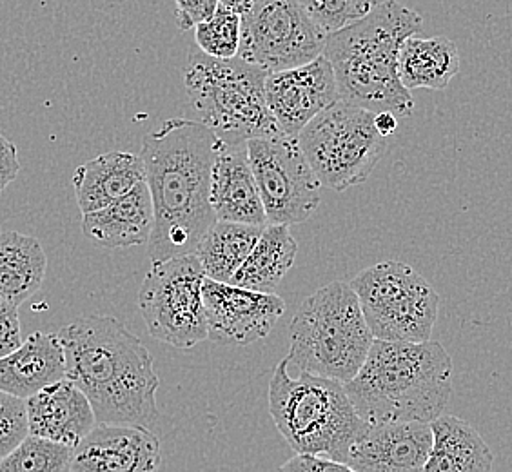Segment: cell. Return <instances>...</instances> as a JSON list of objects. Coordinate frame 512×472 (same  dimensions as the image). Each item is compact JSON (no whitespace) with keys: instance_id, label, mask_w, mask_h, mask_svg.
<instances>
[{"instance_id":"1","label":"cell","mask_w":512,"mask_h":472,"mask_svg":"<svg viewBox=\"0 0 512 472\" xmlns=\"http://www.w3.org/2000/svg\"><path fill=\"white\" fill-rule=\"evenodd\" d=\"M215 146V133L189 118H169L144 138L140 157L155 215L148 242L151 264L195 255L217 222L211 207Z\"/></svg>"},{"instance_id":"2","label":"cell","mask_w":512,"mask_h":472,"mask_svg":"<svg viewBox=\"0 0 512 472\" xmlns=\"http://www.w3.org/2000/svg\"><path fill=\"white\" fill-rule=\"evenodd\" d=\"M66 378L86 394L97 423L149 427L158 418L153 356L113 316L89 315L62 327Z\"/></svg>"},{"instance_id":"3","label":"cell","mask_w":512,"mask_h":472,"mask_svg":"<svg viewBox=\"0 0 512 472\" xmlns=\"http://www.w3.org/2000/svg\"><path fill=\"white\" fill-rule=\"evenodd\" d=\"M422 26L420 13L385 0L364 19L331 33L324 57L335 71L340 100L373 113L411 117L413 95L398 77V55L405 40L418 35Z\"/></svg>"},{"instance_id":"4","label":"cell","mask_w":512,"mask_h":472,"mask_svg":"<svg viewBox=\"0 0 512 472\" xmlns=\"http://www.w3.org/2000/svg\"><path fill=\"white\" fill-rule=\"evenodd\" d=\"M345 393L369 425L433 423L453 394V360L440 342L375 340Z\"/></svg>"},{"instance_id":"5","label":"cell","mask_w":512,"mask_h":472,"mask_svg":"<svg viewBox=\"0 0 512 472\" xmlns=\"http://www.w3.org/2000/svg\"><path fill=\"white\" fill-rule=\"evenodd\" d=\"M287 365L286 356L269 384V413L278 433L296 454L345 463L369 423L356 413L344 384L309 373L291 378Z\"/></svg>"},{"instance_id":"6","label":"cell","mask_w":512,"mask_h":472,"mask_svg":"<svg viewBox=\"0 0 512 472\" xmlns=\"http://www.w3.org/2000/svg\"><path fill=\"white\" fill-rule=\"evenodd\" d=\"M289 364L300 373L347 384L362 369L375 336L351 284L331 282L307 296L289 329Z\"/></svg>"},{"instance_id":"7","label":"cell","mask_w":512,"mask_h":472,"mask_svg":"<svg viewBox=\"0 0 512 472\" xmlns=\"http://www.w3.org/2000/svg\"><path fill=\"white\" fill-rule=\"evenodd\" d=\"M184 88L198 122L226 142L282 135L266 99L264 69L242 59H211L191 50Z\"/></svg>"},{"instance_id":"8","label":"cell","mask_w":512,"mask_h":472,"mask_svg":"<svg viewBox=\"0 0 512 472\" xmlns=\"http://www.w3.org/2000/svg\"><path fill=\"white\" fill-rule=\"evenodd\" d=\"M320 184L342 193L364 184L389 149L375 126V113L338 100L296 137Z\"/></svg>"},{"instance_id":"9","label":"cell","mask_w":512,"mask_h":472,"mask_svg":"<svg viewBox=\"0 0 512 472\" xmlns=\"http://www.w3.org/2000/svg\"><path fill=\"white\" fill-rule=\"evenodd\" d=\"M349 284L375 340L409 344L431 340L440 296L416 269L389 260L367 267Z\"/></svg>"},{"instance_id":"10","label":"cell","mask_w":512,"mask_h":472,"mask_svg":"<svg viewBox=\"0 0 512 472\" xmlns=\"http://www.w3.org/2000/svg\"><path fill=\"white\" fill-rule=\"evenodd\" d=\"M204 280L206 273L195 255L151 264L138 291V309L151 338L177 349L206 342Z\"/></svg>"},{"instance_id":"11","label":"cell","mask_w":512,"mask_h":472,"mask_svg":"<svg viewBox=\"0 0 512 472\" xmlns=\"http://www.w3.org/2000/svg\"><path fill=\"white\" fill-rule=\"evenodd\" d=\"M327 37L298 0H256L242 15L238 59L266 73L300 68L324 55Z\"/></svg>"},{"instance_id":"12","label":"cell","mask_w":512,"mask_h":472,"mask_svg":"<svg viewBox=\"0 0 512 472\" xmlns=\"http://www.w3.org/2000/svg\"><path fill=\"white\" fill-rule=\"evenodd\" d=\"M247 151L267 226H295L313 217L324 186L296 138H253L247 142Z\"/></svg>"},{"instance_id":"13","label":"cell","mask_w":512,"mask_h":472,"mask_svg":"<svg viewBox=\"0 0 512 472\" xmlns=\"http://www.w3.org/2000/svg\"><path fill=\"white\" fill-rule=\"evenodd\" d=\"M202 300L207 340L218 345L242 347L258 342L286 313V302L276 293H256L211 278L204 280Z\"/></svg>"},{"instance_id":"14","label":"cell","mask_w":512,"mask_h":472,"mask_svg":"<svg viewBox=\"0 0 512 472\" xmlns=\"http://www.w3.org/2000/svg\"><path fill=\"white\" fill-rule=\"evenodd\" d=\"M266 99L280 133L298 137L313 118L340 100L331 62L320 55L306 66L267 73Z\"/></svg>"},{"instance_id":"15","label":"cell","mask_w":512,"mask_h":472,"mask_svg":"<svg viewBox=\"0 0 512 472\" xmlns=\"http://www.w3.org/2000/svg\"><path fill=\"white\" fill-rule=\"evenodd\" d=\"M433 447L431 423L367 425L345 465L355 472H422Z\"/></svg>"},{"instance_id":"16","label":"cell","mask_w":512,"mask_h":472,"mask_svg":"<svg viewBox=\"0 0 512 472\" xmlns=\"http://www.w3.org/2000/svg\"><path fill=\"white\" fill-rule=\"evenodd\" d=\"M160 463V440L138 425L97 423L73 449V472H158Z\"/></svg>"},{"instance_id":"17","label":"cell","mask_w":512,"mask_h":472,"mask_svg":"<svg viewBox=\"0 0 512 472\" xmlns=\"http://www.w3.org/2000/svg\"><path fill=\"white\" fill-rule=\"evenodd\" d=\"M211 207L217 220L222 222L267 226L247 142H226L217 138L211 169Z\"/></svg>"},{"instance_id":"18","label":"cell","mask_w":512,"mask_h":472,"mask_svg":"<svg viewBox=\"0 0 512 472\" xmlns=\"http://www.w3.org/2000/svg\"><path fill=\"white\" fill-rule=\"evenodd\" d=\"M31 436L75 449L95 425L97 418L86 394L68 378L48 385L26 400Z\"/></svg>"},{"instance_id":"19","label":"cell","mask_w":512,"mask_h":472,"mask_svg":"<svg viewBox=\"0 0 512 472\" xmlns=\"http://www.w3.org/2000/svg\"><path fill=\"white\" fill-rule=\"evenodd\" d=\"M66 378V356L57 333H33L0 358V391L28 400Z\"/></svg>"},{"instance_id":"20","label":"cell","mask_w":512,"mask_h":472,"mask_svg":"<svg viewBox=\"0 0 512 472\" xmlns=\"http://www.w3.org/2000/svg\"><path fill=\"white\" fill-rule=\"evenodd\" d=\"M146 182L140 155L128 151L104 153L82 164L73 175V187L82 215L111 206Z\"/></svg>"},{"instance_id":"21","label":"cell","mask_w":512,"mask_h":472,"mask_svg":"<svg viewBox=\"0 0 512 472\" xmlns=\"http://www.w3.org/2000/svg\"><path fill=\"white\" fill-rule=\"evenodd\" d=\"M153 222L151 193L142 182L111 206L82 215V233L93 246L122 249L148 244Z\"/></svg>"},{"instance_id":"22","label":"cell","mask_w":512,"mask_h":472,"mask_svg":"<svg viewBox=\"0 0 512 472\" xmlns=\"http://www.w3.org/2000/svg\"><path fill=\"white\" fill-rule=\"evenodd\" d=\"M431 429L433 447L422 472H491L493 451L471 423L442 414Z\"/></svg>"},{"instance_id":"23","label":"cell","mask_w":512,"mask_h":472,"mask_svg":"<svg viewBox=\"0 0 512 472\" xmlns=\"http://www.w3.org/2000/svg\"><path fill=\"white\" fill-rule=\"evenodd\" d=\"M460 71V51L447 37H409L398 55V77L405 89L442 91Z\"/></svg>"},{"instance_id":"24","label":"cell","mask_w":512,"mask_h":472,"mask_svg":"<svg viewBox=\"0 0 512 472\" xmlns=\"http://www.w3.org/2000/svg\"><path fill=\"white\" fill-rule=\"evenodd\" d=\"M48 256L35 236L17 231L0 233V296L13 305L24 304L42 287Z\"/></svg>"},{"instance_id":"25","label":"cell","mask_w":512,"mask_h":472,"mask_svg":"<svg viewBox=\"0 0 512 472\" xmlns=\"http://www.w3.org/2000/svg\"><path fill=\"white\" fill-rule=\"evenodd\" d=\"M296 253L298 242L289 227L266 226L229 284L256 293H275L295 264Z\"/></svg>"},{"instance_id":"26","label":"cell","mask_w":512,"mask_h":472,"mask_svg":"<svg viewBox=\"0 0 512 472\" xmlns=\"http://www.w3.org/2000/svg\"><path fill=\"white\" fill-rule=\"evenodd\" d=\"M262 229L264 227L217 220L195 251L206 278L229 284L253 251Z\"/></svg>"},{"instance_id":"27","label":"cell","mask_w":512,"mask_h":472,"mask_svg":"<svg viewBox=\"0 0 512 472\" xmlns=\"http://www.w3.org/2000/svg\"><path fill=\"white\" fill-rule=\"evenodd\" d=\"M0 472H73V449L30 434L0 462Z\"/></svg>"},{"instance_id":"28","label":"cell","mask_w":512,"mask_h":472,"mask_svg":"<svg viewBox=\"0 0 512 472\" xmlns=\"http://www.w3.org/2000/svg\"><path fill=\"white\" fill-rule=\"evenodd\" d=\"M242 17L235 11L218 6L217 11L195 28L198 50L218 60L237 59L240 50Z\"/></svg>"},{"instance_id":"29","label":"cell","mask_w":512,"mask_h":472,"mask_svg":"<svg viewBox=\"0 0 512 472\" xmlns=\"http://www.w3.org/2000/svg\"><path fill=\"white\" fill-rule=\"evenodd\" d=\"M307 15L331 35L344 30L375 10L378 0H298Z\"/></svg>"},{"instance_id":"30","label":"cell","mask_w":512,"mask_h":472,"mask_svg":"<svg viewBox=\"0 0 512 472\" xmlns=\"http://www.w3.org/2000/svg\"><path fill=\"white\" fill-rule=\"evenodd\" d=\"M30 436L26 400L0 391V462Z\"/></svg>"},{"instance_id":"31","label":"cell","mask_w":512,"mask_h":472,"mask_svg":"<svg viewBox=\"0 0 512 472\" xmlns=\"http://www.w3.org/2000/svg\"><path fill=\"white\" fill-rule=\"evenodd\" d=\"M22 342L19 307L0 296V358L19 349Z\"/></svg>"},{"instance_id":"32","label":"cell","mask_w":512,"mask_h":472,"mask_svg":"<svg viewBox=\"0 0 512 472\" xmlns=\"http://www.w3.org/2000/svg\"><path fill=\"white\" fill-rule=\"evenodd\" d=\"M177 4V26L180 31L197 28L217 11L218 0H175Z\"/></svg>"},{"instance_id":"33","label":"cell","mask_w":512,"mask_h":472,"mask_svg":"<svg viewBox=\"0 0 512 472\" xmlns=\"http://www.w3.org/2000/svg\"><path fill=\"white\" fill-rule=\"evenodd\" d=\"M278 472H355L349 465L335 462L325 456H309L296 454L289 462L284 463Z\"/></svg>"},{"instance_id":"34","label":"cell","mask_w":512,"mask_h":472,"mask_svg":"<svg viewBox=\"0 0 512 472\" xmlns=\"http://www.w3.org/2000/svg\"><path fill=\"white\" fill-rule=\"evenodd\" d=\"M20 171L19 151L10 138L0 135V195L17 178Z\"/></svg>"},{"instance_id":"35","label":"cell","mask_w":512,"mask_h":472,"mask_svg":"<svg viewBox=\"0 0 512 472\" xmlns=\"http://www.w3.org/2000/svg\"><path fill=\"white\" fill-rule=\"evenodd\" d=\"M375 126L382 137H393L394 131L398 129V118L394 117L393 113H387V111L375 113Z\"/></svg>"},{"instance_id":"36","label":"cell","mask_w":512,"mask_h":472,"mask_svg":"<svg viewBox=\"0 0 512 472\" xmlns=\"http://www.w3.org/2000/svg\"><path fill=\"white\" fill-rule=\"evenodd\" d=\"M256 0H218L220 6H224L227 10L235 11L240 17L251 10L255 6Z\"/></svg>"}]
</instances>
